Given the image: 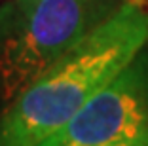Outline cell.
I'll use <instances>...</instances> for the list:
<instances>
[{
  "instance_id": "obj_1",
  "label": "cell",
  "mask_w": 148,
  "mask_h": 146,
  "mask_svg": "<svg viewBox=\"0 0 148 146\" xmlns=\"http://www.w3.org/2000/svg\"><path fill=\"white\" fill-rule=\"evenodd\" d=\"M148 42V10L127 0L110 19L2 106L0 146H36L108 86Z\"/></svg>"
},
{
  "instance_id": "obj_2",
  "label": "cell",
  "mask_w": 148,
  "mask_h": 146,
  "mask_svg": "<svg viewBox=\"0 0 148 146\" xmlns=\"http://www.w3.org/2000/svg\"><path fill=\"white\" fill-rule=\"evenodd\" d=\"M127 0H8L0 6V103L6 106Z\"/></svg>"
},
{
  "instance_id": "obj_3",
  "label": "cell",
  "mask_w": 148,
  "mask_h": 146,
  "mask_svg": "<svg viewBox=\"0 0 148 146\" xmlns=\"http://www.w3.org/2000/svg\"><path fill=\"white\" fill-rule=\"evenodd\" d=\"M36 146H148V42L108 86Z\"/></svg>"
}]
</instances>
